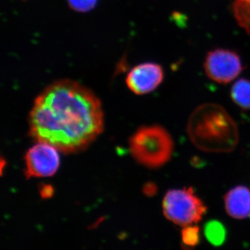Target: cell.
Here are the masks:
<instances>
[{
	"mask_svg": "<svg viewBox=\"0 0 250 250\" xmlns=\"http://www.w3.org/2000/svg\"><path fill=\"white\" fill-rule=\"evenodd\" d=\"M29 134L59 152L83 150L104 129L101 102L93 92L70 80L57 81L36 98L29 118Z\"/></svg>",
	"mask_w": 250,
	"mask_h": 250,
	"instance_id": "1",
	"label": "cell"
},
{
	"mask_svg": "<svg viewBox=\"0 0 250 250\" xmlns=\"http://www.w3.org/2000/svg\"><path fill=\"white\" fill-rule=\"evenodd\" d=\"M187 132L192 144L204 152H232L239 141L236 123L223 106L216 104H205L192 112Z\"/></svg>",
	"mask_w": 250,
	"mask_h": 250,
	"instance_id": "2",
	"label": "cell"
},
{
	"mask_svg": "<svg viewBox=\"0 0 250 250\" xmlns=\"http://www.w3.org/2000/svg\"><path fill=\"white\" fill-rule=\"evenodd\" d=\"M174 146L170 133L159 125L140 128L129 141L131 155L149 168H158L167 164L173 154Z\"/></svg>",
	"mask_w": 250,
	"mask_h": 250,
	"instance_id": "3",
	"label": "cell"
},
{
	"mask_svg": "<svg viewBox=\"0 0 250 250\" xmlns=\"http://www.w3.org/2000/svg\"><path fill=\"white\" fill-rule=\"evenodd\" d=\"M163 213L177 226L196 225L207 213V208L191 187L167 191L162 204Z\"/></svg>",
	"mask_w": 250,
	"mask_h": 250,
	"instance_id": "4",
	"label": "cell"
},
{
	"mask_svg": "<svg viewBox=\"0 0 250 250\" xmlns=\"http://www.w3.org/2000/svg\"><path fill=\"white\" fill-rule=\"evenodd\" d=\"M204 67L207 77L220 84L232 82L244 70L239 54L223 48L210 51L206 57Z\"/></svg>",
	"mask_w": 250,
	"mask_h": 250,
	"instance_id": "5",
	"label": "cell"
},
{
	"mask_svg": "<svg viewBox=\"0 0 250 250\" xmlns=\"http://www.w3.org/2000/svg\"><path fill=\"white\" fill-rule=\"evenodd\" d=\"M59 151L48 143L38 142L24 156L27 178H41L53 176L60 165Z\"/></svg>",
	"mask_w": 250,
	"mask_h": 250,
	"instance_id": "6",
	"label": "cell"
},
{
	"mask_svg": "<svg viewBox=\"0 0 250 250\" xmlns=\"http://www.w3.org/2000/svg\"><path fill=\"white\" fill-rule=\"evenodd\" d=\"M165 77L164 68L156 62H143L133 67L128 73L126 83L136 95L151 93L162 83Z\"/></svg>",
	"mask_w": 250,
	"mask_h": 250,
	"instance_id": "7",
	"label": "cell"
},
{
	"mask_svg": "<svg viewBox=\"0 0 250 250\" xmlns=\"http://www.w3.org/2000/svg\"><path fill=\"white\" fill-rule=\"evenodd\" d=\"M225 208L229 216L236 220L250 217V189L238 186L227 192L224 197Z\"/></svg>",
	"mask_w": 250,
	"mask_h": 250,
	"instance_id": "8",
	"label": "cell"
},
{
	"mask_svg": "<svg viewBox=\"0 0 250 250\" xmlns=\"http://www.w3.org/2000/svg\"><path fill=\"white\" fill-rule=\"evenodd\" d=\"M230 95L237 106L243 109L250 110V80H237L231 87Z\"/></svg>",
	"mask_w": 250,
	"mask_h": 250,
	"instance_id": "9",
	"label": "cell"
},
{
	"mask_svg": "<svg viewBox=\"0 0 250 250\" xmlns=\"http://www.w3.org/2000/svg\"><path fill=\"white\" fill-rule=\"evenodd\" d=\"M204 232L207 241L213 246H222L226 240V229L223 224L216 220H212L206 224Z\"/></svg>",
	"mask_w": 250,
	"mask_h": 250,
	"instance_id": "10",
	"label": "cell"
},
{
	"mask_svg": "<svg viewBox=\"0 0 250 250\" xmlns=\"http://www.w3.org/2000/svg\"><path fill=\"white\" fill-rule=\"evenodd\" d=\"M233 9L237 22L250 34V0H235Z\"/></svg>",
	"mask_w": 250,
	"mask_h": 250,
	"instance_id": "11",
	"label": "cell"
},
{
	"mask_svg": "<svg viewBox=\"0 0 250 250\" xmlns=\"http://www.w3.org/2000/svg\"><path fill=\"white\" fill-rule=\"evenodd\" d=\"M182 244L184 249H192L200 243V229L196 225L184 227L181 232Z\"/></svg>",
	"mask_w": 250,
	"mask_h": 250,
	"instance_id": "12",
	"label": "cell"
},
{
	"mask_svg": "<svg viewBox=\"0 0 250 250\" xmlns=\"http://www.w3.org/2000/svg\"><path fill=\"white\" fill-rule=\"evenodd\" d=\"M69 6L77 12L91 11L96 6L98 0H67Z\"/></svg>",
	"mask_w": 250,
	"mask_h": 250,
	"instance_id": "13",
	"label": "cell"
},
{
	"mask_svg": "<svg viewBox=\"0 0 250 250\" xmlns=\"http://www.w3.org/2000/svg\"><path fill=\"white\" fill-rule=\"evenodd\" d=\"M156 187L154 184H148L145 187V193L146 195H152L156 193Z\"/></svg>",
	"mask_w": 250,
	"mask_h": 250,
	"instance_id": "14",
	"label": "cell"
}]
</instances>
